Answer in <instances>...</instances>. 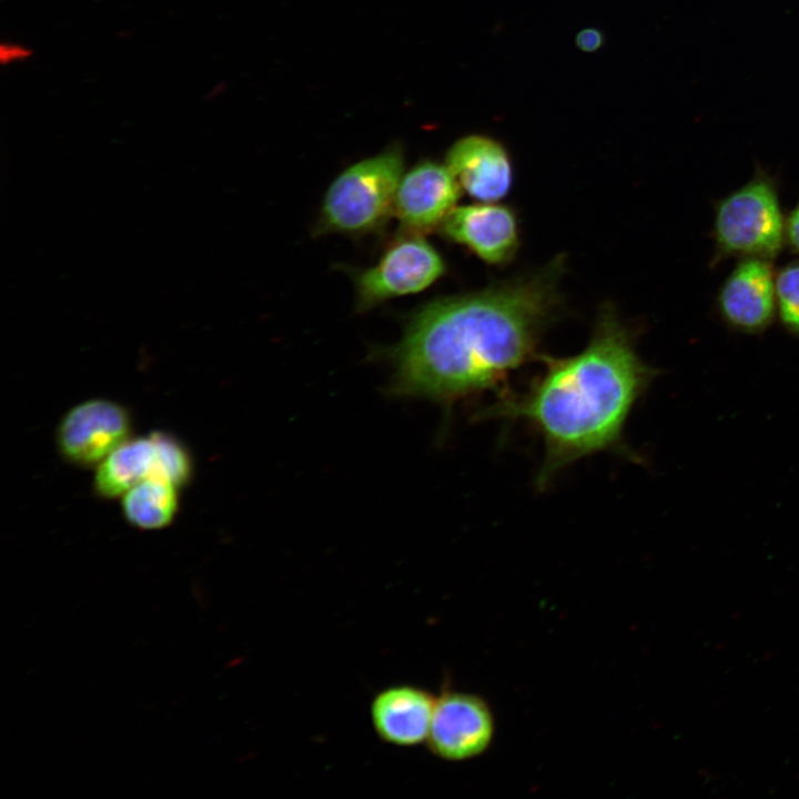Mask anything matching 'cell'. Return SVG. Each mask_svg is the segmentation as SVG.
Masks as SVG:
<instances>
[{"label": "cell", "instance_id": "obj_12", "mask_svg": "<svg viewBox=\"0 0 799 799\" xmlns=\"http://www.w3.org/2000/svg\"><path fill=\"white\" fill-rule=\"evenodd\" d=\"M436 696L413 685H395L372 699L370 715L376 736L395 747H414L427 739Z\"/></svg>", "mask_w": 799, "mask_h": 799}, {"label": "cell", "instance_id": "obj_2", "mask_svg": "<svg viewBox=\"0 0 799 799\" xmlns=\"http://www.w3.org/2000/svg\"><path fill=\"white\" fill-rule=\"evenodd\" d=\"M544 367L523 391L500 396L483 417L522 422L539 435L544 456L536 482L545 487L581 458L629 454L624 431L657 371L638 355L630 328L610 306L598 314L587 345Z\"/></svg>", "mask_w": 799, "mask_h": 799}, {"label": "cell", "instance_id": "obj_10", "mask_svg": "<svg viewBox=\"0 0 799 799\" xmlns=\"http://www.w3.org/2000/svg\"><path fill=\"white\" fill-rule=\"evenodd\" d=\"M459 194L461 186L445 163L423 160L404 172L393 213L405 231L423 234L441 226Z\"/></svg>", "mask_w": 799, "mask_h": 799}, {"label": "cell", "instance_id": "obj_11", "mask_svg": "<svg viewBox=\"0 0 799 799\" xmlns=\"http://www.w3.org/2000/svg\"><path fill=\"white\" fill-rule=\"evenodd\" d=\"M445 164L461 189L478 202H497L510 190L513 165L506 148L497 140L471 134L453 143Z\"/></svg>", "mask_w": 799, "mask_h": 799}, {"label": "cell", "instance_id": "obj_4", "mask_svg": "<svg viewBox=\"0 0 799 799\" xmlns=\"http://www.w3.org/2000/svg\"><path fill=\"white\" fill-rule=\"evenodd\" d=\"M711 266L722 260L773 261L786 246V216L778 182L762 169L714 204Z\"/></svg>", "mask_w": 799, "mask_h": 799}, {"label": "cell", "instance_id": "obj_3", "mask_svg": "<svg viewBox=\"0 0 799 799\" xmlns=\"http://www.w3.org/2000/svg\"><path fill=\"white\" fill-rule=\"evenodd\" d=\"M404 166L398 144L347 166L324 195L316 232L364 236L380 231L393 213Z\"/></svg>", "mask_w": 799, "mask_h": 799}, {"label": "cell", "instance_id": "obj_5", "mask_svg": "<svg viewBox=\"0 0 799 799\" xmlns=\"http://www.w3.org/2000/svg\"><path fill=\"white\" fill-rule=\"evenodd\" d=\"M446 263L423 234L405 231L372 267L355 273L356 307L418 293L444 275Z\"/></svg>", "mask_w": 799, "mask_h": 799}, {"label": "cell", "instance_id": "obj_16", "mask_svg": "<svg viewBox=\"0 0 799 799\" xmlns=\"http://www.w3.org/2000/svg\"><path fill=\"white\" fill-rule=\"evenodd\" d=\"M775 290L777 316L782 327L799 338V260L776 271Z\"/></svg>", "mask_w": 799, "mask_h": 799}, {"label": "cell", "instance_id": "obj_13", "mask_svg": "<svg viewBox=\"0 0 799 799\" xmlns=\"http://www.w3.org/2000/svg\"><path fill=\"white\" fill-rule=\"evenodd\" d=\"M155 467L152 435L128 438L97 466L93 488L100 497H122L131 487L153 476Z\"/></svg>", "mask_w": 799, "mask_h": 799}, {"label": "cell", "instance_id": "obj_19", "mask_svg": "<svg viewBox=\"0 0 799 799\" xmlns=\"http://www.w3.org/2000/svg\"><path fill=\"white\" fill-rule=\"evenodd\" d=\"M786 246L799 255V200L786 216Z\"/></svg>", "mask_w": 799, "mask_h": 799}, {"label": "cell", "instance_id": "obj_1", "mask_svg": "<svg viewBox=\"0 0 799 799\" xmlns=\"http://www.w3.org/2000/svg\"><path fill=\"white\" fill-rule=\"evenodd\" d=\"M562 260L528 276L433 300L390 355L400 394L452 404L490 391L537 355L559 306Z\"/></svg>", "mask_w": 799, "mask_h": 799}, {"label": "cell", "instance_id": "obj_8", "mask_svg": "<svg viewBox=\"0 0 799 799\" xmlns=\"http://www.w3.org/2000/svg\"><path fill=\"white\" fill-rule=\"evenodd\" d=\"M775 280L771 260L740 259L716 295L721 321L742 334H762L777 316Z\"/></svg>", "mask_w": 799, "mask_h": 799}, {"label": "cell", "instance_id": "obj_18", "mask_svg": "<svg viewBox=\"0 0 799 799\" xmlns=\"http://www.w3.org/2000/svg\"><path fill=\"white\" fill-rule=\"evenodd\" d=\"M576 45L579 50L591 53L604 44V34L597 28H585L576 34Z\"/></svg>", "mask_w": 799, "mask_h": 799}, {"label": "cell", "instance_id": "obj_15", "mask_svg": "<svg viewBox=\"0 0 799 799\" xmlns=\"http://www.w3.org/2000/svg\"><path fill=\"white\" fill-rule=\"evenodd\" d=\"M156 449V467L153 476L161 477L174 484L184 486L192 474V463L189 453L178 438L163 432L151 434Z\"/></svg>", "mask_w": 799, "mask_h": 799}, {"label": "cell", "instance_id": "obj_17", "mask_svg": "<svg viewBox=\"0 0 799 799\" xmlns=\"http://www.w3.org/2000/svg\"><path fill=\"white\" fill-rule=\"evenodd\" d=\"M33 57V49L20 41L3 40L0 43V63L10 67L29 61Z\"/></svg>", "mask_w": 799, "mask_h": 799}, {"label": "cell", "instance_id": "obj_9", "mask_svg": "<svg viewBox=\"0 0 799 799\" xmlns=\"http://www.w3.org/2000/svg\"><path fill=\"white\" fill-rule=\"evenodd\" d=\"M438 229L445 239L492 265L509 262L519 246L515 212L496 202L455 206Z\"/></svg>", "mask_w": 799, "mask_h": 799}, {"label": "cell", "instance_id": "obj_6", "mask_svg": "<svg viewBox=\"0 0 799 799\" xmlns=\"http://www.w3.org/2000/svg\"><path fill=\"white\" fill-rule=\"evenodd\" d=\"M494 734V715L485 699L471 692L443 690L436 696L425 744L439 759L465 761L484 754Z\"/></svg>", "mask_w": 799, "mask_h": 799}, {"label": "cell", "instance_id": "obj_14", "mask_svg": "<svg viewBox=\"0 0 799 799\" xmlns=\"http://www.w3.org/2000/svg\"><path fill=\"white\" fill-rule=\"evenodd\" d=\"M178 488L156 476L141 481L122 495L124 517L141 529H159L169 525L179 507Z\"/></svg>", "mask_w": 799, "mask_h": 799}, {"label": "cell", "instance_id": "obj_7", "mask_svg": "<svg viewBox=\"0 0 799 799\" xmlns=\"http://www.w3.org/2000/svg\"><path fill=\"white\" fill-rule=\"evenodd\" d=\"M127 409L110 400L83 401L62 417L55 442L62 457L71 464L98 466L111 452L130 438Z\"/></svg>", "mask_w": 799, "mask_h": 799}]
</instances>
